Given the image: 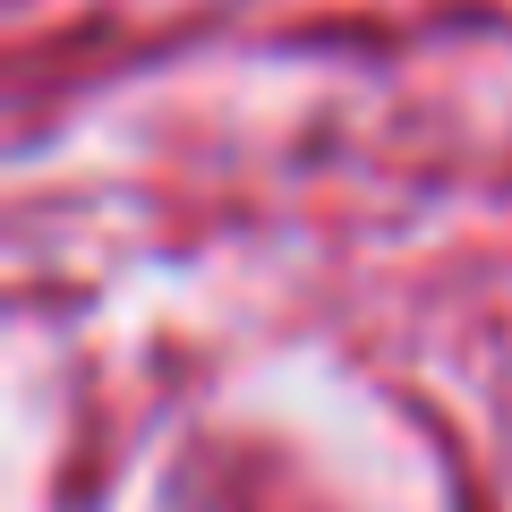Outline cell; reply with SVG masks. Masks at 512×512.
<instances>
[]
</instances>
